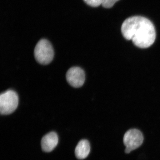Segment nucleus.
<instances>
[{"mask_svg":"<svg viewBox=\"0 0 160 160\" xmlns=\"http://www.w3.org/2000/svg\"><path fill=\"white\" fill-rule=\"evenodd\" d=\"M58 142L57 134L54 132H52L44 136L41 141V146L43 151L50 152L56 147Z\"/></svg>","mask_w":160,"mask_h":160,"instance_id":"423d86ee","label":"nucleus"},{"mask_svg":"<svg viewBox=\"0 0 160 160\" xmlns=\"http://www.w3.org/2000/svg\"><path fill=\"white\" fill-rule=\"evenodd\" d=\"M34 54L37 62L43 65L51 63L54 57V50L51 43L45 39L38 42L35 47Z\"/></svg>","mask_w":160,"mask_h":160,"instance_id":"f03ea898","label":"nucleus"},{"mask_svg":"<svg viewBox=\"0 0 160 160\" xmlns=\"http://www.w3.org/2000/svg\"><path fill=\"white\" fill-rule=\"evenodd\" d=\"M119 0H102V5L105 8H112Z\"/></svg>","mask_w":160,"mask_h":160,"instance_id":"6e6552de","label":"nucleus"},{"mask_svg":"<svg viewBox=\"0 0 160 160\" xmlns=\"http://www.w3.org/2000/svg\"><path fill=\"white\" fill-rule=\"evenodd\" d=\"M18 96L14 90H9L2 92L0 96V112L6 115L14 112L18 105Z\"/></svg>","mask_w":160,"mask_h":160,"instance_id":"7ed1b4c3","label":"nucleus"},{"mask_svg":"<svg viewBox=\"0 0 160 160\" xmlns=\"http://www.w3.org/2000/svg\"><path fill=\"white\" fill-rule=\"evenodd\" d=\"M89 6L91 7H96L102 5V0H84Z\"/></svg>","mask_w":160,"mask_h":160,"instance_id":"1a4fd4ad","label":"nucleus"},{"mask_svg":"<svg viewBox=\"0 0 160 160\" xmlns=\"http://www.w3.org/2000/svg\"><path fill=\"white\" fill-rule=\"evenodd\" d=\"M90 151L89 142L86 140H82L79 142L75 150V154L77 158L83 160L87 157Z\"/></svg>","mask_w":160,"mask_h":160,"instance_id":"0eeeda50","label":"nucleus"},{"mask_svg":"<svg viewBox=\"0 0 160 160\" xmlns=\"http://www.w3.org/2000/svg\"><path fill=\"white\" fill-rule=\"evenodd\" d=\"M66 78L70 86L74 88H79L85 82V72L80 67H72L66 72Z\"/></svg>","mask_w":160,"mask_h":160,"instance_id":"39448f33","label":"nucleus"},{"mask_svg":"<svg viewBox=\"0 0 160 160\" xmlns=\"http://www.w3.org/2000/svg\"><path fill=\"white\" fill-rule=\"evenodd\" d=\"M121 31L126 39L132 40L135 46L142 49L151 46L156 37L152 22L148 19L141 16L126 19L122 25Z\"/></svg>","mask_w":160,"mask_h":160,"instance_id":"f257e3e1","label":"nucleus"},{"mask_svg":"<svg viewBox=\"0 0 160 160\" xmlns=\"http://www.w3.org/2000/svg\"><path fill=\"white\" fill-rule=\"evenodd\" d=\"M144 137L142 132L137 129H131L127 131L123 138V142L126 146L125 152L129 153L138 149L142 144Z\"/></svg>","mask_w":160,"mask_h":160,"instance_id":"20e7f679","label":"nucleus"}]
</instances>
